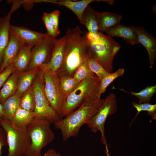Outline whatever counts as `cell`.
<instances>
[{
  "label": "cell",
  "instance_id": "6da1fadb",
  "mask_svg": "<svg viewBox=\"0 0 156 156\" xmlns=\"http://www.w3.org/2000/svg\"><path fill=\"white\" fill-rule=\"evenodd\" d=\"M64 55L62 64L57 72L58 76L73 77L75 72L89 56L85 34L77 26L67 29L65 35Z\"/></svg>",
  "mask_w": 156,
  "mask_h": 156
},
{
  "label": "cell",
  "instance_id": "7a4b0ae2",
  "mask_svg": "<svg viewBox=\"0 0 156 156\" xmlns=\"http://www.w3.org/2000/svg\"><path fill=\"white\" fill-rule=\"evenodd\" d=\"M104 101L105 99L101 98L87 101L54 124L55 128L61 131L63 140L66 141L71 137H76L81 127L97 112Z\"/></svg>",
  "mask_w": 156,
  "mask_h": 156
},
{
  "label": "cell",
  "instance_id": "3957f363",
  "mask_svg": "<svg viewBox=\"0 0 156 156\" xmlns=\"http://www.w3.org/2000/svg\"><path fill=\"white\" fill-rule=\"evenodd\" d=\"M86 36L90 56L107 72L112 73L113 59L120 50V45L100 31L96 33L87 32Z\"/></svg>",
  "mask_w": 156,
  "mask_h": 156
},
{
  "label": "cell",
  "instance_id": "277c9868",
  "mask_svg": "<svg viewBox=\"0 0 156 156\" xmlns=\"http://www.w3.org/2000/svg\"><path fill=\"white\" fill-rule=\"evenodd\" d=\"M100 80L95 75L81 81L75 90L65 98L62 116L64 117L85 102L100 98Z\"/></svg>",
  "mask_w": 156,
  "mask_h": 156
},
{
  "label": "cell",
  "instance_id": "5b68a950",
  "mask_svg": "<svg viewBox=\"0 0 156 156\" xmlns=\"http://www.w3.org/2000/svg\"><path fill=\"white\" fill-rule=\"evenodd\" d=\"M51 123L44 118L35 117L27 126L31 142L26 156H41L42 149L53 140Z\"/></svg>",
  "mask_w": 156,
  "mask_h": 156
},
{
  "label": "cell",
  "instance_id": "8992f818",
  "mask_svg": "<svg viewBox=\"0 0 156 156\" xmlns=\"http://www.w3.org/2000/svg\"><path fill=\"white\" fill-rule=\"evenodd\" d=\"M0 126L7 135L8 156H26L31 142L27 128H18L3 117L0 119Z\"/></svg>",
  "mask_w": 156,
  "mask_h": 156
},
{
  "label": "cell",
  "instance_id": "52a82bcc",
  "mask_svg": "<svg viewBox=\"0 0 156 156\" xmlns=\"http://www.w3.org/2000/svg\"><path fill=\"white\" fill-rule=\"evenodd\" d=\"M32 86L35 102V117L44 118L51 124H55L60 120L62 118L50 105L46 97L43 71L40 68Z\"/></svg>",
  "mask_w": 156,
  "mask_h": 156
},
{
  "label": "cell",
  "instance_id": "ba28073f",
  "mask_svg": "<svg viewBox=\"0 0 156 156\" xmlns=\"http://www.w3.org/2000/svg\"><path fill=\"white\" fill-rule=\"evenodd\" d=\"M47 64L40 67L43 71L45 95L50 105L62 118V112L65 98L60 87L58 76L47 67Z\"/></svg>",
  "mask_w": 156,
  "mask_h": 156
},
{
  "label": "cell",
  "instance_id": "9c48e42d",
  "mask_svg": "<svg viewBox=\"0 0 156 156\" xmlns=\"http://www.w3.org/2000/svg\"><path fill=\"white\" fill-rule=\"evenodd\" d=\"M117 108L116 95L110 93L105 99L104 102L99 111L86 124L92 132L96 133L98 131H100L101 140L105 146H107L105 133V123L108 116L117 111Z\"/></svg>",
  "mask_w": 156,
  "mask_h": 156
},
{
  "label": "cell",
  "instance_id": "30bf717a",
  "mask_svg": "<svg viewBox=\"0 0 156 156\" xmlns=\"http://www.w3.org/2000/svg\"><path fill=\"white\" fill-rule=\"evenodd\" d=\"M56 40L47 34L42 41L32 48L30 63L27 70L38 69L42 66L48 64Z\"/></svg>",
  "mask_w": 156,
  "mask_h": 156
},
{
  "label": "cell",
  "instance_id": "8fae6325",
  "mask_svg": "<svg viewBox=\"0 0 156 156\" xmlns=\"http://www.w3.org/2000/svg\"><path fill=\"white\" fill-rule=\"evenodd\" d=\"M10 34L15 37L23 46L32 48L42 41L47 35L43 33L31 30L23 26L11 25Z\"/></svg>",
  "mask_w": 156,
  "mask_h": 156
},
{
  "label": "cell",
  "instance_id": "7c38bea8",
  "mask_svg": "<svg viewBox=\"0 0 156 156\" xmlns=\"http://www.w3.org/2000/svg\"><path fill=\"white\" fill-rule=\"evenodd\" d=\"M134 32L138 43L145 47L148 53L150 68L153 66L156 57V40L142 26L135 27Z\"/></svg>",
  "mask_w": 156,
  "mask_h": 156
},
{
  "label": "cell",
  "instance_id": "4fadbf2b",
  "mask_svg": "<svg viewBox=\"0 0 156 156\" xmlns=\"http://www.w3.org/2000/svg\"><path fill=\"white\" fill-rule=\"evenodd\" d=\"M135 27L126 26L120 24L103 31L109 37H118L123 39L131 45L138 43L136 35L134 32Z\"/></svg>",
  "mask_w": 156,
  "mask_h": 156
},
{
  "label": "cell",
  "instance_id": "5bb4252c",
  "mask_svg": "<svg viewBox=\"0 0 156 156\" xmlns=\"http://www.w3.org/2000/svg\"><path fill=\"white\" fill-rule=\"evenodd\" d=\"M23 46L14 36L10 34L8 44L4 54L0 73L8 66L12 64Z\"/></svg>",
  "mask_w": 156,
  "mask_h": 156
},
{
  "label": "cell",
  "instance_id": "9a60e30c",
  "mask_svg": "<svg viewBox=\"0 0 156 156\" xmlns=\"http://www.w3.org/2000/svg\"><path fill=\"white\" fill-rule=\"evenodd\" d=\"M66 38L65 36L56 40L50 60L47 67L56 73L62 65L64 55Z\"/></svg>",
  "mask_w": 156,
  "mask_h": 156
},
{
  "label": "cell",
  "instance_id": "2e32d148",
  "mask_svg": "<svg viewBox=\"0 0 156 156\" xmlns=\"http://www.w3.org/2000/svg\"><path fill=\"white\" fill-rule=\"evenodd\" d=\"M103 1L104 0H69L50 1L49 2L64 6L72 11L76 15L81 24L83 25L82 16L83 12L88 5L93 1Z\"/></svg>",
  "mask_w": 156,
  "mask_h": 156
},
{
  "label": "cell",
  "instance_id": "e0dca14e",
  "mask_svg": "<svg viewBox=\"0 0 156 156\" xmlns=\"http://www.w3.org/2000/svg\"><path fill=\"white\" fill-rule=\"evenodd\" d=\"M10 14L0 18V67L2 64L5 50L10 39Z\"/></svg>",
  "mask_w": 156,
  "mask_h": 156
},
{
  "label": "cell",
  "instance_id": "ac0fdd59",
  "mask_svg": "<svg viewBox=\"0 0 156 156\" xmlns=\"http://www.w3.org/2000/svg\"><path fill=\"white\" fill-rule=\"evenodd\" d=\"M120 14L109 12H97V24L99 31H104L120 24Z\"/></svg>",
  "mask_w": 156,
  "mask_h": 156
},
{
  "label": "cell",
  "instance_id": "d6986e66",
  "mask_svg": "<svg viewBox=\"0 0 156 156\" xmlns=\"http://www.w3.org/2000/svg\"><path fill=\"white\" fill-rule=\"evenodd\" d=\"M21 72L15 69L8 78L0 90V102L4 101L15 94L17 90V80Z\"/></svg>",
  "mask_w": 156,
  "mask_h": 156
},
{
  "label": "cell",
  "instance_id": "ffe728a7",
  "mask_svg": "<svg viewBox=\"0 0 156 156\" xmlns=\"http://www.w3.org/2000/svg\"><path fill=\"white\" fill-rule=\"evenodd\" d=\"M39 69V68L20 73L17 80L16 94L21 97L24 92L32 85Z\"/></svg>",
  "mask_w": 156,
  "mask_h": 156
},
{
  "label": "cell",
  "instance_id": "44dd1931",
  "mask_svg": "<svg viewBox=\"0 0 156 156\" xmlns=\"http://www.w3.org/2000/svg\"><path fill=\"white\" fill-rule=\"evenodd\" d=\"M32 48L22 47L12 63L15 69L21 73L27 70L31 60Z\"/></svg>",
  "mask_w": 156,
  "mask_h": 156
},
{
  "label": "cell",
  "instance_id": "7402d4cb",
  "mask_svg": "<svg viewBox=\"0 0 156 156\" xmlns=\"http://www.w3.org/2000/svg\"><path fill=\"white\" fill-rule=\"evenodd\" d=\"M35 117L34 112L29 111L19 107L10 121L18 128H26Z\"/></svg>",
  "mask_w": 156,
  "mask_h": 156
},
{
  "label": "cell",
  "instance_id": "603a6c76",
  "mask_svg": "<svg viewBox=\"0 0 156 156\" xmlns=\"http://www.w3.org/2000/svg\"><path fill=\"white\" fill-rule=\"evenodd\" d=\"M97 12L88 5L83 12V25L86 26L88 32L96 33L99 31L97 24Z\"/></svg>",
  "mask_w": 156,
  "mask_h": 156
},
{
  "label": "cell",
  "instance_id": "cb8c5ba5",
  "mask_svg": "<svg viewBox=\"0 0 156 156\" xmlns=\"http://www.w3.org/2000/svg\"><path fill=\"white\" fill-rule=\"evenodd\" d=\"M21 96L15 94L6 99L3 105V117L10 120L19 107Z\"/></svg>",
  "mask_w": 156,
  "mask_h": 156
},
{
  "label": "cell",
  "instance_id": "d4e9b609",
  "mask_svg": "<svg viewBox=\"0 0 156 156\" xmlns=\"http://www.w3.org/2000/svg\"><path fill=\"white\" fill-rule=\"evenodd\" d=\"M58 76L60 87L65 99L75 90L80 82L77 81L73 77L69 75H62Z\"/></svg>",
  "mask_w": 156,
  "mask_h": 156
},
{
  "label": "cell",
  "instance_id": "484cf974",
  "mask_svg": "<svg viewBox=\"0 0 156 156\" xmlns=\"http://www.w3.org/2000/svg\"><path fill=\"white\" fill-rule=\"evenodd\" d=\"M113 88L118 89L125 93L129 94L137 97L138 99L139 103H149L153 96L156 92V85L148 86L139 92L133 91L128 92L123 89L116 88L113 87Z\"/></svg>",
  "mask_w": 156,
  "mask_h": 156
},
{
  "label": "cell",
  "instance_id": "4316f807",
  "mask_svg": "<svg viewBox=\"0 0 156 156\" xmlns=\"http://www.w3.org/2000/svg\"><path fill=\"white\" fill-rule=\"evenodd\" d=\"M19 107L29 111L34 112L35 107V102L32 85L21 95Z\"/></svg>",
  "mask_w": 156,
  "mask_h": 156
},
{
  "label": "cell",
  "instance_id": "83f0119b",
  "mask_svg": "<svg viewBox=\"0 0 156 156\" xmlns=\"http://www.w3.org/2000/svg\"><path fill=\"white\" fill-rule=\"evenodd\" d=\"M125 69L122 68H118L114 73H110L103 77L101 80L99 94L105 92L107 87L116 79L122 76L125 73Z\"/></svg>",
  "mask_w": 156,
  "mask_h": 156
},
{
  "label": "cell",
  "instance_id": "f1b7e54d",
  "mask_svg": "<svg viewBox=\"0 0 156 156\" xmlns=\"http://www.w3.org/2000/svg\"><path fill=\"white\" fill-rule=\"evenodd\" d=\"M132 105L133 107L136 109L137 113L130 125L140 112L143 111H146L147 112L148 115L151 116L153 119L156 120V104H151L149 103H136L133 101Z\"/></svg>",
  "mask_w": 156,
  "mask_h": 156
},
{
  "label": "cell",
  "instance_id": "f546056e",
  "mask_svg": "<svg viewBox=\"0 0 156 156\" xmlns=\"http://www.w3.org/2000/svg\"><path fill=\"white\" fill-rule=\"evenodd\" d=\"M94 75L90 68L86 60L77 69L73 77L80 82L87 78L94 76Z\"/></svg>",
  "mask_w": 156,
  "mask_h": 156
},
{
  "label": "cell",
  "instance_id": "4dcf8cb0",
  "mask_svg": "<svg viewBox=\"0 0 156 156\" xmlns=\"http://www.w3.org/2000/svg\"><path fill=\"white\" fill-rule=\"evenodd\" d=\"M87 60L90 70L100 80L110 73L90 56H89Z\"/></svg>",
  "mask_w": 156,
  "mask_h": 156
},
{
  "label": "cell",
  "instance_id": "1f68e13d",
  "mask_svg": "<svg viewBox=\"0 0 156 156\" xmlns=\"http://www.w3.org/2000/svg\"><path fill=\"white\" fill-rule=\"evenodd\" d=\"M42 20L47 31V34L50 36L56 38L60 33L57 32L49 21L48 13L44 12L42 17Z\"/></svg>",
  "mask_w": 156,
  "mask_h": 156
},
{
  "label": "cell",
  "instance_id": "d6a6232c",
  "mask_svg": "<svg viewBox=\"0 0 156 156\" xmlns=\"http://www.w3.org/2000/svg\"><path fill=\"white\" fill-rule=\"evenodd\" d=\"M60 12L58 10H55L51 12L48 13L49 20L56 31L60 33L59 28V19Z\"/></svg>",
  "mask_w": 156,
  "mask_h": 156
},
{
  "label": "cell",
  "instance_id": "836d02e7",
  "mask_svg": "<svg viewBox=\"0 0 156 156\" xmlns=\"http://www.w3.org/2000/svg\"><path fill=\"white\" fill-rule=\"evenodd\" d=\"M15 69L12 64L8 66L0 73V90L1 87L3 86L8 78Z\"/></svg>",
  "mask_w": 156,
  "mask_h": 156
},
{
  "label": "cell",
  "instance_id": "e575fe53",
  "mask_svg": "<svg viewBox=\"0 0 156 156\" xmlns=\"http://www.w3.org/2000/svg\"><path fill=\"white\" fill-rule=\"evenodd\" d=\"M7 145L8 143L6 133L3 129L0 127V156L2 147Z\"/></svg>",
  "mask_w": 156,
  "mask_h": 156
},
{
  "label": "cell",
  "instance_id": "d590c367",
  "mask_svg": "<svg viewBox=\"0 0 156 156\" xmlns=\"http://www.w3.org/2000/svg\"><path fill=\"white\" fill-rule=\"evenodd\" d=\"M48 156H61V155L56 152L52 149H49L46 153Z\"/></svg>",
  "mask_w": 156,
  "mask_h": 156
},
{
  "label": "cell",
  "instance_id": "8d00e7d4",
  "mask_svg": "<svg viewBox=\"0 0 156 156\" xmlns=\"http://www.w3.org/2000/svg\"><path fill=\"white\" fill-rule=\"evenodd\" d=\"M3 117V105L0 102V119Z\"/></svg>",
  "mask_w": 156,
  "mask_h": 156
},
{
  "label": "cell",
  "instance_id": "74e56055",
  "mask_svg": "<svg viewBox=\"0 0 156 156\" xmlns=\"http://www.w3.org/2000/svg\"><path fill=\"white\" fill-rule=\"evenodd\" d=\"M106 148V153L107 155V156H110V154L109 153V151L108 148V147L107 146L105 147Z\"/></svg>",
  "mask_w": 156,
  "mask_h": 156
},
{
  "label": "cell",
  "instance_id": "f35d334b",
  "mask_svg": "<svg viewBox=\"0 0 156 156\" xmlns=\"http://www.w3.org/2000/svg\"><path fill=\"white\" fill-rule=\"evenodd\" d=\"M48 156L47 153L44 154V155L42 156Z\"/></svg>",
  "mask_w": 156,
  "mask_h": 156
},
{
  "label": "cell",
  "instance_id": "ab89813d",
  "mask_svg": "<svg viewBox=\"0 0 156 156\" xmlns=\"http://www.w3.org/2000/svg\"><path fill=\"white\" fill-rule=\"evenodd\" d=\"M1 1V0H0V2Z\"/></svg>",
  "mask_w": 156,
  "mask_h": 156
},
{
  "label": "cell",
  "instance_id": "60d3db41",
  "mask_svg": "<svg viewBox=\"0 0 156 156\" xmlns=\"http://www.w3.org/2000/svg\"></svg>",
  "mask_w": 156,
  "mask_h": 156
}]
</instances>
